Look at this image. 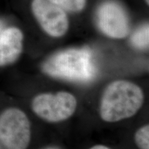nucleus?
I'll list each match as a JSON object with an SVG mask.
<instances>
[{
  "label": "nucleus",
  "instance_id": "f257e3e1",
  "mask_svg": "<svg viewBox=\"0 0 149 149\" xmlns=\"http://www.w3.org/2000/svg\"><path fill=\"white\" fill-rule=\"evenodd\" d=\"M144 102V93L135 84L116 80L107 86L100 102V116L107 122H116L137 113Z\"/></svg>",
  "mask_w": 149,
  "mask_h": 149
},
{
  "label": "nucleus",
  "instance_id": "f03ea898",
  "mask_svg": "<svg viewBox=\"0 0 149 149\" xmlns=\"http://www.w3.org/2000/svg\"><path fill=\"white\" fill-rule=\"evenodd\" d=\"M48 75L68 81L88 82L96 75L93 55L88 48H70L55 54L43 64Z\"/></svg>",
  "mask_w": 149,
  "mask_h": 149
},
{
  "label": "nucleus",
  "instance_id": "7ed1b4c3",
  "mask_svg": "<svg viewBox=\"0 0 149 149\" xmlns=\"http://www.w3.org/2000/svg\"><path fill=\"white\" fill-rule=\"evenodd\" d=\"M31 140V124L17 108H9L0 115V142L6 149H26Z\"/></svg>",
  "mask_w": 149,
  "mask_h": 149
},
{
  "label": "nucleus",
  "instance_id": "20e7f679",
  "mask_svg": "<svg viewBox=\"0 0 149 149\" xmlns=\"http://www.w3.org/2000/svg\"><path fill=\"white\" fill-rule=\"evenodd\" d=\"M31 107L40 118L50 122H59L74 114L77 100L73 95L65 91L42 93L33 99Z\"/></svg>",
  "mask_w": 149,
  "mask_h": 149
},
{
  "label": "nucleus",
  "instance_id": "39448f33",
  "mask_svg": "<svg viewBox=\"0 0 149 149\" xmlns=\"http://www.w3.org/2000/svg\"><path fill=\"white\" fill-rule=\"evenodd\" d=\"M29 8L37 23L46 34L61 37L69 29L66 11L49 0H30Z\"/></svg>",
  "mask_w": 149,
  "mask_h": 149
},
{
  "label": "nucleus",
  "instance_id": "423d86ee",
  "mask_svg": "<svg viewBox=\"0 0 149 149\" xmlns=\"http://www.w3.org/2000/svg\"><path fill=\"white\" fill-rule=\"evenodd\" d=\"M97 24L100 31L114 39L126 37L130 32L129 19L122 6L115 1L102 3L97 11Z\"/></svg>",
  "mask_w": 149,
  "mask_h": 149
},
{
  "label": "nucleus",
  "instance_id": "0eeeda50",
  "mask_svg": "<svg viewBox=\"0 0 149 149\" xmlns=\"http://www.w3.org/2000/svg\"><path fill=\"white\" fill-rule=\"evenodd\" d=\"M24 35L16 26H5L0 35V67L14 64L24 50Z\"/></svg>",
  "mask_w": 149,
  "mask_h": 149
},
{
  "label": "nucleus",
  "instance_id": "6e6552de",
  "mask_svg": "<svg viewBox=\"0 0 149 149\" xmlns=\"http://www.w3.org/2000/svg\"><path fill=\"white\" fill-rule=\"evenodd\" d=\"M149 28L148 24L139 28L132 35L130 42L134 47L139 50H146L148 48Z\"/></svg>",
  "mask_w": 149,
  "mask_h": 149
},
{
  "label": "nucleus",
  "instance_id": "1a4fd4ad",
  "mask_svg": "<svg viewBox=\"0 0 149 149\" xmlns=\"http://www.w3.org/2000/svg\"><path fill=\"white\" fill-rule=\"evenodd\" d=\"M54 4L68 12L78 13L81 12L86 6L87 0H49Z\"/></svg>",
  "mask_w": 149,
  "mask_h": 149
},
{
  "label": "nucleus",
  "instance_id": "9d476101",
  "mask_svg": "<svg viewBox=\"0 0 149 149\" xmlns=\"http://www.w3.org/2000/svg\"><path fill=\"white\" fill-rule=\"evenodd\" d=\"M136 144L140 149H149V126L145 125L139 128L135 135Z\"/></svg>",
  "mask_w": 149,
  "mask_h": 149
},
{
  "label": "nucleus",
  "instance_id": "9b49d317",
  "mask_svg": "<svg viewBox=\"0 0 149 149\" xmlns=\"http://www.w3.org/2000/svg\"><path fill=\"white\" fill-rule=\"evenodd\" d=\"M5 22L2 18L0 17V35H1V32H2L3 29L5 28Z\"/></svg>",
  "mask_w": 149,
  "mask_h": 149
},
{
  "label": "nucleus",
  "instance_id": "f8f14e48",
  "mask_svg": "<svg viewBox=\"0 0 149 149\" xmlns=\"http://www.w3.org/2000/svg\"><path fill=\"white\" fill-rule=\"evenodd\" d=\"M91 149H109V148H107V147L105 146H102V145H97V146H93V148H91Z\"/></svg>",
  "mask_w": 149,
  "mask_h": 149
},
{
  "label": "nucleus",
  "instance_id": "ddd939ff",
  "mask_svg": "<svg viewBox=\"0 0 149 149\" xmlns=\"http://www.w3.org/2000/svg\"><path fill=\"white\" fill-rule=\"evenodd\" d=\"M146 1V3H147V5L149 4V0H145Z\"/></svg>",
  "mask_w": 149,
  "mask_h": 149
},
{
  "label": "nucleus",
  "instance_id": "4468645a",
  "mask_svg": "<svg viewBox=\"0 0 149 149\" xmlns=\"http://www.w3.org/2000/svg\"><path fill=\"white\" fill-rule=\"evenodd\" d=\"M48 149H55V148H48Z\"/></svg>",
  "mask_w": 149,
  "mask_h": 149
},
{
  "label": "nucleus",
  "instance_id": "2eb2a0df",
  "mask_svg": "<svg viewBox=\"0 0 149 149\" xmlns=\"http://www.w3.org/2000/svg\"><path fill=\"white\" fill-rule=\"evenodd\" d=\"M0 149H1V148H0Z\"/></svg>",
  "mask_w": 149,
  "mask_h": 149
}]
</instances>
